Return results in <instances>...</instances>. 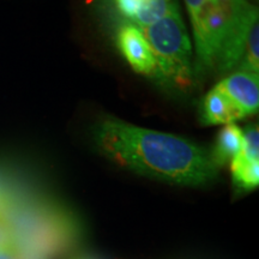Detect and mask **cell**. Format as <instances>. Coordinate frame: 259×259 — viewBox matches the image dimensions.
I'll return each instance as SVG.
<instances>
[{
  "label": "cell",
  "mask_w": 259,
  "mask_h": 259,
  "mask_svg": "<svg viewBox=\"0 0 259 259\" xmlns=\"http://www.w3.org/2000/svg\"><path fill=\"white\" fill-rule=\"evenodd\" d=\"M100 154L125 169L180 186H205L220 168L211 150L189 139L105 116L92 127Z\"/></svg>",
  "instance_id": "obj_1"
},
{
  "label": "cell",
  "mask_w": 259,
  "mask_h": 259,
  "mask_svg": "<svg viewBox=\"0 0 259 259\" xmlns=\"http://www.w3.org/2000/svg\"><path fill=\"white\" fill-rule=\"evenodd\" d=\"M156 61V76L170 88L186 90L193 82L192 48L179 8L142 29Z\"/></svg>",
  "instance_id": "obj_2"
},
{
  "label": "cell",
  "mask_w": 259,
  "mask_h": 259,
  "mask_svg": "<svg viewBox=\"0 0 259 259\" xmlns=\"http://www.w3.org/2000/svg\"><path fill=\"white\" fill-rule=\"evenodd\" d=\"M196 44V72L204 74L218 64L227 36V21L223 10L208 0L197 24L192 28Z\"/></svg>",
  "instance_id": "obj_3"
},
{
  "label": "cell",
  "mask_w": 259,
  "mask_h": 259,
  "mask_svg": "<svg viewBox=\"0 0 259 259\" xmlns=\"http://www.w3.org/2000/svg\"><path fill=\"white\" fill-rule=\"evenodd\" d=\"M116 46L132 70L144 76H156V61L141 28L122 23L116 31Z\"/></svg>",
  "instance_id": "obj_4"
},
{
  "label": "cell",
  "mask_w": 259,
  "mask_h": 259,
  "mask_svg": "<svg viewBox=\"0 0 259 259\" xmlns=\"http://www.w3.org/2000/svg\"><path fill=\"white\" fill-rule=\"evenodd\" d=\"M124 23L143 29L179 8L178 0H111Z\"/></svg>",
  "instance_id": "obj_5"
},
{
  "label": "cell",
  "mask_w": 259,
  "mask_h": 259,
  "mask_svg": "<svg viewBox=\"0 0 259 259\" xmlns=\"http://www.w3.org/2000/svg\"><path fill=\"white\" fill-rule=\"evenodd\" d=\"M216 88L238 105L246 115L255 114L259 108L258 74L236 71L220 82Z\"/></svg>",
  "instance_id": "obj_6"
},
{
  "label": "cell",
  "mask_w": 259,
  "mask_h": 259,
  "mask_svg": "<svg viewBox=\"0 0 259 259\" xmlns=\"http://www.w3.org/2000/svg\"><path fill=\"white\" fill-rule=\"evenodd\" d=\"M245 112L225 95L221 90L213 88L206 94L200 106V120L204 125H222L241 120Z\"/></svg>",
  "instance_id": "obj_7"
},
{
  "label": "cell",
  "mask_w": 259,
  "mask_h": 259,
  "mask_svg": "<svg viewBox=\"0 0 259 259\" xmlns=\"http://www.w3.org/2000/svg\"><path fill=\"white\" fill-rule=\"evenodd\" d=\"M244 135L242 130L234 124H228L219 132L215 148L211 150L212 157L219 167L231 162L242 151Z\"/></svg>",
  "instance_id": "obj_8"
},
{
  "label": "cell",
  "mask_w": 259,
  "mask_h": 259,
  "mask_svg": "<svg viewBox=\"0 0 259 259\" xmlns=\"http://www.w3.org/2000/svg\"><path fill=\"white\" fill-rule=\"evenodd\" d=\"M233 183L241 191L257 189L259 184V160H253L239 154L231 161Z\"/></svg>",
  "instance_id": "obj_9"
},
{
  "label": "cell",
  "mask_w": 259,
  "mask_h": 259,
  "mask_svg": "<svg viewBox=\"0 0 259 259\" xmlns=\"http://www.w3.org/2000/svg\"><path fill=\"white\" fill-rule=\"evenodd\" d=\"M239 71L258 74L259 72V24L255 21L246 38L244 54L238 65Z\"/></svg>",
  "instance_id": "obj_10"
},
{
  "label": "cell",
  "mask_w": 259,
  "mask_h": 259,
  "mask_svg": "<svg viewBox=\"0 0 259 259\" xmlns=\"http://www.w3.org/2000/svg\"><path fill=\"white\" fill-rule=\"evenodd\" d=\"M244 148H242L241 154L245 156L259 160V131L257 125L247 126L244 131Z\"/></svg>",
  "instance_id": "obj_11"
},
{
  "label": "cell",
  "mask_w": 259,
  "mask_h": 259,
  "mask_svg": "<svg viewBox=\"0 0 259 259\" xmlns=\"http://www.w3.org/2000/svg\"><path fill=\"white\" fill-rule=\"evenodd\" d=\"M206 2L208 0H185L187 9H189L190 14V19L191 24H192V28L197 24L198 19L200 17V14H202L204 6H205Z\"/></svg>",
  "instance_id": "obj_12"
},
{
  "label": "cell",
  "mask_w": 259,
  "mask_h": 259,
  "mask_svg": "<svg viewBox=\"0 0 259 259\" xmlns=\"http://www.w3.org/2000/svg\"><path fill=\"white\" fill-rule=\"evenodd\" d=\"M0 259H22L14 244L0 248Z\"/></svg>",
  "instance_id": "obj_13"
},
{
  "label": "cell",
  "mask_w": 259,
  "mask_h": 259,
  "mask_svg": "<svg viewBox=\"0 0 259 259\" xmlns=\"http://www.w3.org/2000/svg\"><path fill=\"white\" fill-rule=\"evenodd\" d=\"M10 244H12L11 234H10V231L6 227L5 222L0 219V248L5 247Z\"/></svg>",
  "instance_id": "obj_14"
},
{
  "label": "cell",
  "mask_w": 259,
  "mask_h": 259,
  "mask_svg": "<svg viewBox=\"0 0 259 259\" xmlns=\"http://www.w3.org/2000/svg\"><path fill=\"white\" fill-rule=\"evenodd\" d=\"M247 2H248V0H247Z\"/></svg>",
  "instance_id": "obj_15"
}]
</instances>
